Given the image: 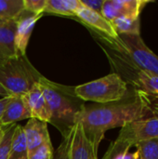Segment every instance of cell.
I'll list each match as a JSON object with an SVG mask.
<instances>
[{"instance_id": "cell-1", "label": "cell", "mask_w": 158, "mask_h": 159, "mask_svg": "<svg viewBox=\"0 0 158 159\" xmlns=\"http://www.w3.org/2000/svg\"><path fill=\"white\" fill-rule=\"evenodd\" d=\"M151 97L132 89L120 101L86 104L77 116L76 123L82 126L86 137L98 154L99 146L107 130L122 128L129 122L156 115V109L152 107Z\"/></svg>"}, {"instance_id": "cell-2", "label": "cell", "mask_w": 158, "mask_h": 159, "mask_svg": "<svg viewBox=\"0 0 158 159\" xmlns=\"http://www.w3.org/2000/svg\"><path fill=\"white\" fill-rule=\"evenodd\" d=\"M38 85L50 110L49 123L61 132L62 138L67 137L73 131L77 116L84 110L85 102L77 97L74 87L58 84L44 75Z\"/></svg>"}, {"instance_id": "cell-3", "label": "cell", "mask_w": 158, "mask_h": 159, "mask_svg": "<svg viewBox=\"0 0 158 159\" xmlns=\"http://www.w3.org/2000/svg\"><path fill=\"white\" fill-rule=\"evenodd\" d=\"M43 76L26 55H17L0 62V85L9 95H23Z\"/></svg>"}, {"instance_id": "cell-4", "label": "cell", "mask_w": 158, "mask_h": 159, "mask_svg": "<svg viewBox=\"0 0 158 159\" xmlns=\"http://www.w3.org/2000/svg\"><path fill=\"white\" fill-rule=\"evenodd\" d=\"M102 48L115 70L114 73L119 75L128 85L130 84L132 89L149 96H158V76L139 68L123 51V47L114 49L102 44Z\"/></svg>"}, {"instance_id": "cell-5", "label": "cell", "mask_w": 158, "mask_h": 159, "mask_svg": "<svg viewBox=\"0 0 158 159\" xmlns=\"http://www.w3.org/2000/svg\"><path fill=\"white\" fill-rule=\"evenodd\" d=\"M129 85L116 73L74 87V92L82 101L108 103L122 100L129 92Z\"/></svg>"}, {"instance_id": "cell-6", "label": "cell", "mask_w": 158, "mask_h": 159, "mask_svg": "<svg viewBox=\"0 0 158 159\" xmlns=\"http://www.w3.org/2000/svg\"><path fill=\"white\" fill-rule=\"evenodd\" d=\"M123 51L143 71L158 76V56L143 42L141 34H118Z\"/></svg>"}, {"instance_id": "cell-7", "label": "cell", "mask_w": 158, "mask_h": 159, "mask_svg": "<svg viewBox=\"0 0 158 159\" xmlns=\"http://www.w3.org/2000/svg\"><path fill=\"white\" fill-rule=\"evenodd\" d=\"M75 18L91 32H94L102 42L111 44L119 40L118 34L115 31L112 23L102 13L90 10L81 4L76 11Z\"/></svg>"}, {"instance_id": "cell-8", "label": "cell", "mask_w": 158, "mask_h": 159, "mask_svg": "<svg viewBox=\"0 0 158 159\" xmlns=\"http://www.w3.org/2000/svg\"><path fill=\"white\" fill-rule=\"evenodd\" d=\"M119 136L132 146L143 141L158 139V116L138 119L121 128Z\"/></svg>"}, {"instance_id": "cell-9", "label": "cell", "mask_w": 158, "mask_h": 159, "mask_svg": "<svg viewBox=\"0 0 158 159\" xmlns=\"http://www.w3.org/2000/svg\"><path fill=\"white\" fill-rule=\"evenodd\" d=\"M149 0H104L102 15L112 21L119 17H140Z\"/></svg>"}, {"instance_id": "cell-10", "label": "cell", "mask_w": 158, "mask_h": 159, "mask_svg": "<svg viewBox=\"0 0 158 159\" xmlns=\"http://www.w3.org/2000/svg\"><path fill=\"white\" fill-rule=\"evenodd\" d=\"M43 16L24 10L16 20L15 48L18 55H26V48L37 20Z\"/></svg>"}, {"instance_id": "cell-11", "label": "cell", "mask_w": 158, "mask_h": 159, "mask_svg": "<svg viewBox=\"0 0 158 159\" xmlns=\"http://www.w3.org/2000/svg\"><path fill=\"white\" fill-rule=\"evenodd\" d=\"M32 118L31 112L22 95H11L1 117L4 127L15 125L23 119Z\"/></svg>"}, {"instance_id": "cell-12", "label": "cell", "mask_w": 158, "mask_h": 159, "mask_svg": "<svg viewBox=\"0 0 158 159\" xmlns=\"http://www.w3.org/2000/svg\"><path fill=\"white\" fill-rule=\"evenodd\" d=\"M69 159H98V154L94 151L79 123H76L73 129Z\"/></svg>"}, {"instance_id": "cell-13", "label": "cell", "mask_w": 158, "mask_h": 159, "mask_svg": "<svg viewBox=\"0 0 158 159\" xmlns=\"http://www.w3.org/2000/svg\"><path fill=\"white\" fill-rule=\"evenodd\" d=\"M22 96L31 112L32 118L49 123L51 118L50 110L38 83Z\"/></svg>"}, {"instance_id": "cell-14", "label": "cell", "mask_w": 158, "mask_h": 159, "mask_svg": "<svg viewBox=\"0 0 158 159\" xmlns=\"http://www.w3.org/2000/svg\"><path fill=\"white\" fill-rule=\"evenodd\" d=\"M47 124L36 118H30L26 125L22 127L26 138L28 155L50 140Z\"/></svg>"}, {"instance_id": "cell-15", "label": "cell", "mask_w": 158, "mask_h": 159, "mask_svg": "<svg viewBox=\"0 0 158 159\" xmlns=\"http://www.w3.org/2000/svg\"><path fill=\"white\" fill-rule=\"evenodd\" d=\"M15 20H0V62L17 56Z\"/></svg>"}, {"instance_id": "cell-16", "label": "cell", "mask_w": 158, "mask_h": 159, "mask_svg": "<svg viewBox=\"0 0 158 159\" xmlns=\"http://www.w3.org/2000/svg\"><path fill=\"white\" fill-rule=\"evenodd\" d=\"M80 6V0H47L44 14H53L75 19L76 11Z\"/></svg>"}, {"instance_id": "cell-17", "label": "cell", "mask_w": 158, "mask_h": 159, "mask_svg": "<svg viewBox=\"0 0 158 159\" xmlns=\"http://www.w3.org/2000/svg\"><path fill=\"white\" fill-rule=\"evenodd\" d=\"M8 159H28V148L22 126L16 125Z\"/></svg>"}, {"instance_id": "cell-18", "label": "cell", "mask_w": 158, "mask_h": 159, "mask_svg": "<svg viewBox=\"0 0 158 159\" xmlns=\"http://www.w3.org/2000/svg\"><path fill=\"white\" fill-rule=\"evenodd\" d=\"M110 22L117 34H141L140 17H119Z\"/></svg>"}, {"instance_id": "cell-19", "label": "cell", "mask_w": 158, "mask_h": 159, "mask_svg": "<svg viewBox=\"0 0 158 159\" xmlns=\"http://www.w3.org/2000/svg\"><path fill=\"white\" fill-rule=\"evenodd\" d=\"M23 11V0H0V20L16 21Z\"/></svg>"}, {"instance_id": "cell-20", "label": "cell", "mask_w": 158, "mask_h": 159, "mask_svg": "<svg viewBox=\"0 0 158 159\" xmlns=\"http://www.w3.org/2000/svg\"><path fill=\"white\" fill-rule=\"evenodd\" d=\"M131 147L132 145L129 142L118 135V137L110 143L102 159H123Z\"/></svg>"}, {"instance_id": "cell-21", "label": "cell", "mask_w": 158, "mask_h": 159, "mask_svg": "<svg viewBox=\"0 0 158 159\" xmlns=\"http://www.w3.org/2000/svg\"><path fill=\"white\" fill-rule=\"evenodd\" d=\"M134 146L140 159H158V139L140 142Z\"/></svg>"}, {"instance_id": "cell-22", "label": "cell", "mask_w": 158, "mask_h": 159, "mask_svg": "<svg viewBox=\"0 0 158 159\" xmlns=\"http://www.w3.org/2000/svg\"><path fill=\"white\" fill-rule=\"evenodd\" d=\"M15 127H16V124L7 127V129H6L4 133V136L0 143V159H8Z\"/></svg>"}, {"instance_id": "cell-23", "label": "cell", "mask_w": 158, "mask_h": 159, "mask_svg": "<svg viewBox=\"0 0 158 159\" xmlns=\"http://www.w3.org/2000/svg\"><path fill=\"white\" fill-rule=\"evenodd\" d=\"M28 159H54V149L51 141L46 142L28 155Z\"/></svg>"}, {"instance_id": "cell-24", "label": "cell", "mask_w": 158, "mask_h": 159, "mask_svg": "<svg viewBox=\"0 0 158 159\" xmlns=\"http://www.w3.org/2000/svg\"><path fill=\"white\" fill-rule=\"evenodd\" d=\"M72 133L65 138H62V142L59 145L56 151H54V159H69L70 144L72 139Z\"/></svg>"}, {"instance_id": "cell-25", "label": "cell", "mask_w": 158, "mask_h": 159, "mask_svg": "<svg viewBox=\"0 0 158 159\" xmlns=\"http://www.w3.org/2000/svg\"><path fill=\"white\" fill-rule=\"evenodd\" d=\"M46 3L47 0H23L24 10L36 15H44Z\"/></svg>"}, {"instance_id": "cell-26", "label": "cell", "mask_w": 158, "mask_h": 159, "mask_svg": "<svg viewBox=\"0 0 158 159\" xmlns=\"http://www.w3.org/2000/svg\"><path fill=\"white\" fill-rule=\"evenodd\" d=\"M82 6L98 13H102L104 0H80Z\"/></svg>"}, {"instance_id": "cell-27", "label": "cell", "mask_w": 158, "mask_h": 159, "mask_svg": "<svg viewBox=\"0 0 158 159\" xmlns=\"http://www.w3.org/2000/svg\"><path fill=\"white\" fill-rule=\"evenodd\" d=\"M9 97L10 96H7V97H3L0 99V129L4 128V126H2V123H1V117H2V115L4 113V110L6 108V105L7 104L8 101H9Z\"/></svg>"}, {"instance_id": "cell-28", "label": "cell", "mask_w": 158, "mask_h": 159, "mask_svg": "<svg viewBox=\"0 0 158 159\" xmlns=\"http://www.w3.org/2000/svg\"><path fill=\"white\" fill-rule=\"evenodd\" d=\"M123 159H140V157H139L138 152L136 151V152H134V153H129V152H128V153L125 155V157H124V158Z\"/></svg>"}, {"instance_id": "cell-29", "label": "cell", "mask_w": 158, "mask_h": 159, "mask_svg": "<svg viewBox=\"0 0 158 159\" xmlns=\"http://www.w3.org/2000/svg\"><path fill=\"white\" fill-rule=\"evenodd\" d=\"M0 96H2V97H7V96H11V95H9V93L0 85Z\"/></svg>"}, {"instance_id": "cell-30", "label": "cell", "mask_w": 158, "mask_h": 159, "mask_svg": "<svg viewBox=\"0 0 158 159\" xmlns=\"http://www.w3.org/2000/svg\"><path fill=\"white\" fill-rule=\"evenodd\" d=\"M8 127H9V126H8ZM7 129V127H4V128L0 129V143H1V141H2V138H3L4 133H5V131H6Z\"/></svg>"}, {"instance_id": "cell-31", "label": "cell", "mask_w": 158, "mask_h": 159, "mask_svg": "<svg viewBox=\"0 0 158 159\" xmlns=\"http://www.w3.org/2000/svg\"><path fill=\"white\" fill-rule=\"evenodd\" d=\"M155 99H156V100L158 101V96H156V97H155Z\"/></svg>"}]
</instances>
